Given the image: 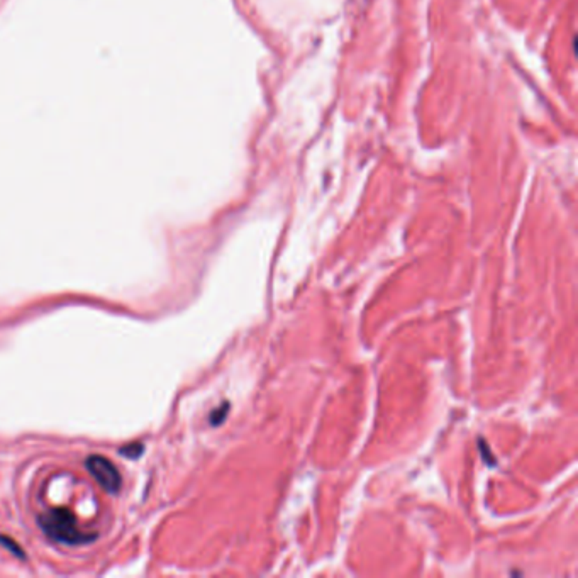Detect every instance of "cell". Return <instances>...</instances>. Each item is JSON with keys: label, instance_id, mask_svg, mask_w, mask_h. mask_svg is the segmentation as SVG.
<instances>
[{"label": "cell", "instance_id": "6da1fadb", "mask_svg": "<svg viewBox=\"0 0 578 578\" xmlns=\"http://www.w3.org/2000/svg\"><path fill=\"white\" fill-rule=\"evenodd\" d=\"M38 521L46 536L63 544L78 546L92 543L97 538V534L83 531L68 509H51L50 512L39 516Z\"/></svg>", "mask_w": 578, "mask_h": 578}, {"label": "cell", "instance_id": "277c9868", "mask_svg": "<svg viewBox=\"0 0 578 578\" xmlns=\"http://www.w3.org/2000/svg\"><path fill=\"white\" fill-rule=\"evenodd\" d=\"M142 451H144V446H142L141 443H133V445L124 446V448L119 450V453L124 454V457H128V458H138Z\"/></svg>", "mask_w": 578, "mask_h": 578}, {"label": "cell", "instance_id": "3957f363", "mask_svg": "<svg viewBox=\"0 0 578 578\" xmlns=\"http://www.w3.org/2000/svg\"><path fill=\"white\" fill-rule=\"evenodd\" d=\"M0 544H2L3 548L9 549V551L12 553V555H15V556L22 558V560H24V558H26V555H24V549L21 548V544L15 543V541L12 540V538L6 536V534H0Z\"/></svg>", "mask_w": 578, "mask_h": 578}, {"label": "cell", "instance_id": "7a4b0ae2", "mask_svg": "<svg viewBox=\"0 0 578 578\" xmlns=\"http://www.w3.org/2000/svg\"><path fill=\"white\" fill-rule=\"evenodd\" d=\"M87 470L92 477L97 480V484L109 494H117L119 489H121L122 478L119 470L116 468L112 461L107 460L104 457H98V454H92V457L87 458L85 461Z\"/></svg>", "mask_w": 578, "mask_h": 578}]
</instances>
